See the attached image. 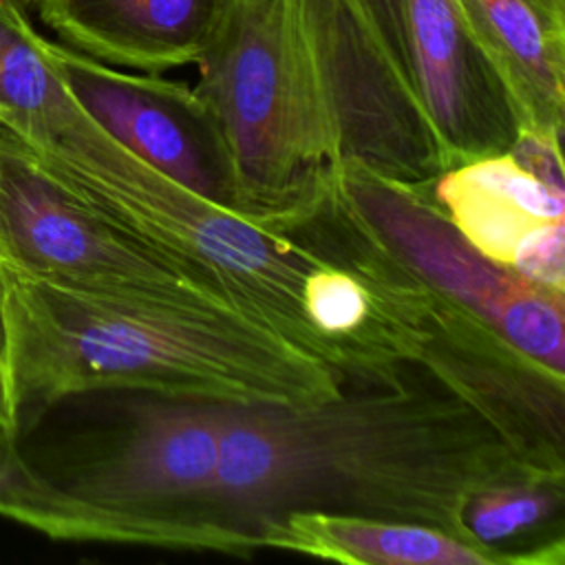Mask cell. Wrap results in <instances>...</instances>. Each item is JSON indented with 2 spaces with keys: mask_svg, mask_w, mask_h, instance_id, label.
<instances>
[{
  "mask_svg": "<svg viewBox=\"0 0 565 565\" xmlns=\"http://www.w3.org/2000/svg\"><path fill=\"white\" fill-rule=\"evenodd\" d=\"M110 397L108 417L49 477L79 508L88 543L258 554L216 505L225 404L135 388Z\"/></svg>",
  "mask_w": 565,
  "mask_h": 565,
  "instance_id": "5",
  "label": "cell"
},
{
  "mask_svg": "<svg viewBox=\"0 0 565 565\" xmlns=\"http://www.w3.org/2000/svg\"><path fill=\"white\" fill-rule=\"evenodd\" d=\"M417 366L486 415L530 463L565 475V375L437 296Z\"/></svg>",
  "mask_w": 565,
  "mask_h": 565,
  "instance_id": "11",
  "label": "cell"
},
{
  "mask_svg": "<svg viewBox=\"0 0 565 565\" xmlns=\"http://www.w3.org/2000/svg\"><path fill=\"white\" fill-rule=\"evenodd\" d=\"M44 46L73 97L117 143L201 199L236 212L230 154L194 86L117 71L66 44L46 40Z\"/></svg>",
  "mask_w": 565,
  "mask_h": 565,
  "instance_id": "10",
  "label": "cell"
},
{
  "mask_svg": "<svg viewBox=\"0 0 565 565\" xmlns=\"http://www.w3.org/2000/svg\"><path fill=\"white\" fill-rule=\"evenodd\" d=\"M0 360H2V316H0Z\"/></svg>",
  "mask_w": 565,
  "mask_h": 565,
  "instance_id": "22",
  "label": "cell"
},
{
  "mask_svg": "<svg viewBox=\"0 0 565 565\" xmlns=\"http://www.w3.org/2000/svg\"><path fill=\"white\" fill-rule=\"evenodd\" d=\"M53 177L137 247L216 294L260 331L340 375L331 349L305 311L309 276L340 256L320 252L300 234L256 225L201 199L106 130L86 159Z\"/></svg>",
  "mask_w": 565,
  "mask_h": 565,
  "instance_id": "4",
  "label": "cell"
},
{
  "mask_svg": "<svg viewBox=\"0 0 565 565\" xmlns=\"http://www.w3.org/2000/svg\"><path fill=\"white\" fill-rule=\"evenodd\" d=\"M324 190L411 280L475 313L519 351L565 375V294L479 254L433 201L430 183L408 185L340 161L327 168Z\"/></svg>",
  "mask_w": 565,
  "mask_h": 565,
  "instance_id": "6",
  "label": "cell"
},
{
  "mask_svg": "<svg viewBox=\"0 0 565 565\" xmlns=\"http://www.w3.org/2000/svg\"><path fill=\"white\" fill-rule=\"evenodd\" d=\"M0 430L2 433H13V435L18 433V422H15V413H13V406H11L2 360H0Z\"/></svg>",
  "mask_w": 565,
  "mask_h": 565,
  "instance_id": "20",
  "label": "cell"
},
{
  "mask_svg": "<svg viewBox=\"0 0 565 565\" xmlns=\"http://www.w3.org/2000/svg\"><path fill=\"white\" fill-rule=\"evenodd\" d=\"M536 477L565 475L530 463L470 402L413 364L391 386L313 404H225L216 505L256 552L263 530L291 512L419 523L481 547L463 525L468 499Z\"/></svg>",
  "mask_w": 565,
  "mask_h": 565,
  "instance_id": "1",
  "label": "cell"
},
{
  "mask_svg": "<svg viewBox=\"0 0 565 565\" xmlns=\"http://www.w3.org/2000/svg\"><path fill=\"white\" fill-rule=\"evenodd\" d=\"M260 543L349 565H508L505 556L428 525L333 512L285 514L263 530Z\"/></svg>",
  "mask_w": 565,
  "mask_h": 565,
  "instance_id": "15",
  "label": "cell"
},
{
  "mask_svg": "<svg viewBox=\"0 0 565 565\" xmlns=\"http://www.w3.org/2000/svg\"><path fill=\"white\" fill-rule=\"evenodd\" d=\"M0 316L18 428L110 388L227 406H302L347 388L329 364L252 324L88 294L2 258Z\"/></svg>",
  "mask_w": 565,
  "mask_h": 565,
  "instance_id": "2",
  "label": "cell"
},
{
  "mask_svg": "<svg viewBox=\"0 0 565 565\" xmlns=\"http://www.w3.org/2000/svg\"><path fill=\"white\" fill-rule=\"evenodd\" d=\"M430 196L457 232L501 267H510L530 232L565 221V194L536 181L508 152L441 172L430 183Z\"/></svg>",
  "mask_w": 565,
  "mask_h": 565,
  "instance_id": "14",
  "label": "cell"
},
{
  "mask_svg": "<svg viewBox=\"0 0 565 565\" xmlns=\"http://www.w3.org/2000/svg\"><path fill=\"white\" fill-rule=\"evenodd\" d=\"M503 79L521 128L563 141L565 0H457Z\"/></svg>",
  "mask_w": 565,
  "mask_h": 565,
  "instance_id": "13",
  "label": "cell"
},
{
  "mask_svg": "<svg viewBox=\"0 0 565 565\" xmlns=\"http://www.w3.org/2000/svg\"><path fill=\"white\" fill-rule=\"evenodd\" d=\"M508 154L536 181L565 194V170L561 139L541 135L530 128H519Z\"/></svg>",
  "mask_w": 565,
  "mask_h": 565,
  "instance_id": "19",
  "label": "cell"
},
{
  "mask_svg": "<svg viewBox=\"0 0 565 565\" xmlns=\"http://www.w3.org/2000/svg\"><path fill=\"white\" fill-rule=\"evenodd\" d=\"M565 477L497 483L475 492L463 508V525L481 547L510 565H561Z\"/></svg>",
  "mask_w": 565,
  "mask_h": 565,
  "instance_id": "16",
  "label": "cell"
},
{
  "mask_svg": "<svg viewBox=\"0 0 565 565\" xmlns=\"http://www.w3.org/2000/svg\"><path fill=\"white\" fill-rule=\"evenodd\" d=\"M0 514L51 539L88 541L79 508L18 450L15 435L0 430Z\"/></svg>",
  "mask_w": 565,
  "mask_h": 565,
  "instance_id": "17",
  "label": "cell"
},
{
  "mask_svg": "<svg viewBox=\"0 0 565 565\" xmlns=\"http://www.w3.org/2000/svg\"><path fill=\"white\" fill-rule=\"evenodd\" d=\"M13 4H18L20 9H24V11H29V9H33L35 7V0H11Z\"/></svg>",
  "mask_w": 565,
  "mask_h": 565,
  "instance_id": "21",
  "label": "cell"
},
{
  "mask_svg": "<svg viewBox=\"0 0 565 565\" xmlns=\"http://www.w3.org/2000/svg\"><path fill=\"white\" fill-rule=\"evenodd\" d=\"M0 258L88 294L252 324L216 294L113 230L2 126Z\"/></svg>",
  "mask_w": 565,
  "mask_h": 565,
  "instance_id": "7",
  "label": "cell"
},
{
  "mask_svg": "<svg viewBox=\"0 0 565 565\" xmlns=\"http://www.w3.org/2000/svg\"><path fill=\"white\" fill-rule=\"evenodd\" d=\"M355 2L422 104L448 170L508 152L516 108L457 0Z\"/></svg>",
  "mask_w": 565,
  "mask_h": 565,
  "instance_id": "9",
  "label": "cell"
},
{
  "mask_svg": "<svg viewBox=\"0 0 565 565\" xmlns=\"http://www.w3.org/2000/svg\"><path fill=\"white\" fill-rule=\"evenodd\" d=\"M510 269L534 285L565 294V221L530 232L516 245Z\"/></svg>",
  "mask_w": 565,
  "mask_h": 565,
  "instance_id": "18",
  "label": "cell"
},
{
  "mask_svg": "<svg viewBox=\"0 0 565 565\" xmlns=\"http://www.w3.org/2000/svg\"><path fill=\"white\" fill-rule=\"evenodd\" d=\"M232 0H35L66 46L139 73L194 64Z\"/></svg>",
  "mask_w": 565,
  "mask_h": 565,
  "instance_id": "12",
  "label": "cell"
},
{
  "mask_svg": "<svg viewBox=\"0 0 565 565\" xmlns=\"http://www.w3.org/2000/svg\"><path fill=\"white\" fill-rule=\"evenodd\" d=\"M335 163L355 161L408 185L448 170L413 88L355 0H302Z\"/></svg>",
  "mask_w": 565,
  "mask_h": 565,
  "instance_id": "8",
  "label": "cell"
},
{
  "mask_svg": "<svg viewBox=\"0 0 565 565\" xmlns=\"http://www.w3.org/2000/svg\"><path fill=\"white\" fill-rule=\"evenodd\" d=\"M194 66L230 154L236 212L287 232L335 163L302 0H232Z\"/></svg>",
  "mask_w": 565,
  "mask_h": 565,
  "instance_id": "3",
  "label": "cell"
}]
</instances>
